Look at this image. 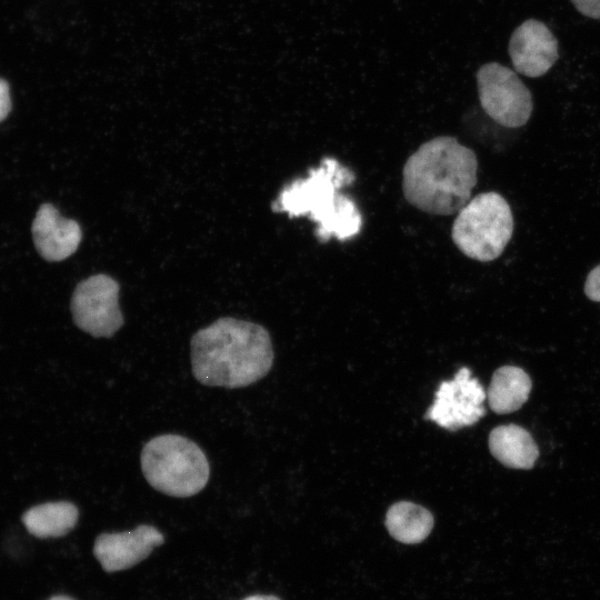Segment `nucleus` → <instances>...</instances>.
<instances>
[{
    "instance_id": "1",
    "label": "nucleus",
    "mask_w": 600,
    "mask_h": 600,
    "mask_svg": "<svg viewBox=\"0 0 600 600\" xmlns=\"http://www.w3.org/2000/svg\"><path fill=\"white\" fill-rule=\"evenodd\" d=\"M193 377L208 387H248L270 371L273 349L260 324L224 317L198 330L190 341Z\"/></svg>"
},
{
    "instance_id": "2",
    "label": "nucleus",
    "mask_w": 600,
    "mask_h": 600,
    "mask_svg": "<svg viewBox=\"0 0 600 600\" xmlns=\"http://www.w3.org/2000/svg\"><path fill=\"white\" fill-rule=\"evenodd\" d=\"M476 153L449 136L422 143L402 169V192L414 208L434 216L457 213L477 184Z\"/></svg>"
},
{
    "instance_id": "3",
    "label": "nucleus",
    "mask_w": 600,
    "mask_h": 600,
    "mask_svg": "<svg viewBox=\"0 0 600 600\" xmlns=\"http://www.w3.org/2000/svg\"><path fill=\"white\" fill-rule=\"evenodd\" d=\"M354 179L352 170L327 157L306 178L286 186L272 203V210L291 218L309 217L317 224L316 236L320 241L332 237L350 239L359 233L362 218L353 200L339 191Z\"/></svg>"
},
{
    "instance_id": "4",
    "label": "nucleus",
    "mask_w": 600,
    "mask_h": 600,
    "mask_svg": "<svg viewBox=\"0 0 600 600\" xmlns=\"http://www.w3.org/2000/svg\"><path fill=\"white\" fill-rule=\"evenodd\" d=\"M141 470L156 490L176 498L199 493L210 477L209 461L202 449L180 434H160L150 439L140 454Z\"/></svg>"
},
{
    "instance_id": "5",
    "label": "nucleus",
    "mask_w": 600,
    "mask_h": 600,
    "mask_svg": "<svg viewBox=\"0 0 600 600\" xmlns=\"http://www.w3.org/2000/svg\"><path fill=\"white\" fill-rule=\"evenodd\" d=\"M513 233V217L507 200L498 192L479 193L458 212L451 239L468 258L489 262L504 250Z\"/></svg>"
},
{
    "instance_id": "6",
    "label": "nucleus",
    "mask_w": 600,
    "mask_h": 600,
    "mask_svg": "<svg viewBox=\"0 0 600 600\" xmlns=\"http://www.w3.org/2000/svg\"><path fill=\"white\" fill-rule=\"evenodd\" d=\"M476 78L480 104L493 121L507 128H519L529 121L532 96L514 71L489 62L480 67Z\"/></svg>"
},
{
    "instance_id": "7",
    "label": "nucleus",
    "mask_w": 600,
    "mask_h": 600,
    "mask_svg": "<svg viewBox=\"0 0 600 600\" xmlns=\"http://www.w3.org/2000/svg\"><path fill=\"white\" fill-rule=\"evenodd\" d=\"M119 291V283L102 273L79 282L70 303L74 324L96 338L112 337L124 323Z\"/></svg>"
},
{
    "instance_id": "8",
    "label": "nucleus",
    "mask_w": 600,
    "mask_h": 600,
    "mask_svg": "<svg viewBox=\"0 0 600 600\" xmlns=\"http://www.w3.org/2000/svg\"><path fill=\"white\" fill-rule=\"evenodd\" d=\"M486 398L479 380L471 376L469 368L462 367L452 380L439 386L433 404L424 417L443 429L456 431L474 424L483 417Z\"/></svg>"
},
{
    "instance_id": "9",
    "label": "nucleus",
    "mask_w": 600,
    "mask_h": 600,
    "mask_svg": "<svg viewBox=\"0 0 600 600\" xmlns=\"http://www.w3.org/2000/svg\"><path fill=\"white\" fill-rule=\"evenodd\" d=\"M509 56L517 72L538 78L546 74L557 62L558 41L543 22L528 19L512 32Z\"/></svg>"
},
{
    "instance_id": "10",
    "label": "nucleus",
    "mask_w": 600,
    "mask_h": 600,
    "mask_svg": "<svg viewBox=\"0 0 600 600\" xmlns=\"http://www.w3.org/2000/svg\"><path fill=\"white\" fill-rule=\"evenodd\" d=\"M163 541L156 527L140 524L131 531L101 533L94 541L93 553L107 572H116L139 563Z\"/></svg>"
},
{
    "instance_id": "11",
    "label": "nucleus",
    "mask_w": 600,
    "mask_h": 600,
    "mask_svg": "<svg viewBox=\"0 0 600 600\" xmlns=\"http://www.w3.org/2000/svg\"><path fill=\"white\" fill-rule=\"evenodd\" d=\"M33 243L47 261H62L73 254L81 241L79 223L60 216L51 203L38 209L31 227Z\"/></svg>"
},
{
    "instance_id": "12",
    "label": "nucleus",
    "mask_w": 600,
    "mask_h": 600,
    "mask_svg": "<svg viewBox=\"0 0 600 600\" xmlns=\"http://www.w3.org/2000/svg\"><path fill=\"white\" fill-rule=\"evenodd\" d=\"M489 449L499 462L512 469H531L539 456L531 434L517 424L494 428L489 436Z\"/></svg>"
},
{
    "instance_id": "13",
    "label": "nucleus",
    "mask_w": 600,
    "mask_h": 600,
    "mask_svg": "<svg viewBox=\"0 0 600 600\" xmlns=\"http://www.w3.org/2000/svg\"><path fill=\"white\" fill-rule=\"evenodd\" d=\"M531 379L519 367L503 366L492 376L487 399L492 411L504 414L513 412L528 400Z\"/></svg>"
},
{
    "instance_id": "14",
    "label": "nucleus",
    "mask_w": 600,
    "mask_h": 600,
    "mask_svg": "<svg viewBox=\"0 0 600 600\" xmlns=\"http://www.w3.org/2000/svg\"><path fill=\"white\" fill-rule=\"evenodd\" d=\"M79 511L69 501L47 502L34 506L22 516L27 530L37 538H58L70 532L77 524Z\"/></svg>"
},
{
    "instance_id": "15",
    "label": "nucleus",
    "mask_w": 600,
    "mask_h": 600,
    "mask_svg": "<svg viewBox=\"0 0 600 600\" xmlns=\"http://www.w3.org/2000/svg\"><path fill=\"white\" fill-rule=\"evenodd\" d=\"M386 527L396 540L403 543H419L431 532L433 517L429 510L419 504L400 501L387 511Z\"/></svg>"
},
{
    "instance_id": "16",
    "label": "nucleus",
    "mask_w": 600,
    "mask_h": 600,
    "mask_svg": "<svg viewBox=\"0 0 600 600\" xmlns=\"http://www.w3.org/2000/svg\"><path fill=\"white\" fill-rule=\"evenodd\" d=\"M586 296L596 302H600V264L593 268L584 283Z\"/></svg>"
},
{
    "instance_id": "17",
    "label": "nucleus",
    "mask_w": 600,
    "mask_h": 600,
    "mask_svg": "<svg viewBox=\"0 0 600 600\" xmlns=\"http://www.w3.org/2000/svg\"><path fill=\"white\" fill-rule=\"evenodd\" d=\"M574 8L583 16L600 19V0H570Z\"/></svg>"
},
{
    "instance_id": "18",
    "label": "nucleus",
    "mask_w": 600,
    "mask_h": 600,
    "mask_svg": "<svg viewBox=\"0 0 600 600\" xmlns=\"http://www.w3.org/2000/svg\"><path fill=\"white\" fill-rule=\"evenodd\" d=\"M11 110V99L9 84L4 79H0V122L3 121Z\"/></svg>"
},
{
    "instance_id": "19",
    "label": "nucleus",
    "mask_w": 600,
    "mask_h": 600,
    "mask_svg": "<svg viewBox=\"0 0 600 600\" xmlns=\"http://www.w3.org/2000/svg\"><path fill=\"white\" fill-rule=\"evenodd\" d=\"M243 600H280V599L274 596L256 594V596L247 597Z\"/></svg>"
},
{
    "instance_id": "20",
    "label": "nucleus",
    "mask_w": 600,
    "mask_h": 600,
    "mask_svg": "<svg viewBox=\"0 0 600 600\" xmlns=\"http://www.w3.org/2000/svg\"><path fill=\"white\" fill-rule=\"evenodd\" d=\"M50 600H74V599H72V598H70L68 596H61L60 594V596L52 597Z\"/></svg>"
}]
</instances>
